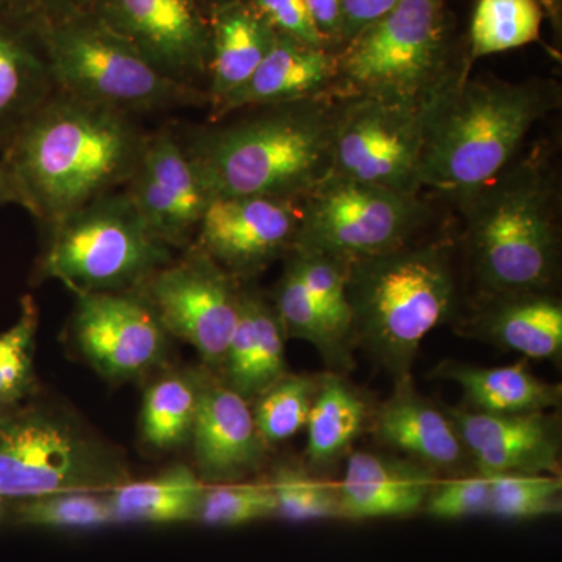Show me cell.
Instances as JSON below:
<instances>
[{
	"label": "cell",
	"mask_w": 562,
	"mask_h": 562,
	"mask_svg": "<svg viewBox=\"0 0 562 562\" xmlns=\"http://www.w3.org/2000/svg\"><path fill=\"white\" fill-rule=\"evenodd\" d=\"M149 132L131 114L57 91L0 146L13 205L44 232L120 191L138 169Z\"/></svg>",
	"instance_id": "obj_1"
},
{
	"label": "cell",
	"mask_w": 562,
	"mask_h": 562,
	"mask_svg": "<svg viewBox=\"0 0 562 562\" xmlns=\"http://www.w3.org/2000/svg\"><path fill=\"white\" fill-rule=\"evenodd\" d=\"M246 111L179 136L210 201L257 195L302 202L331 176L335 101Z\"/></svg>",
	"instance_id": "obj_2"
},
{
	"label": "cell",
	"mask_w": 562,
	"mask_h": 562,
	"mask_svg": "<svg viewBox=\"0 0 562 562\" xmlns=\"http://www.w3.org/2000/svg\"><path fill=\"white\" fill-rule=\"evenodd\" d=\"M560 101L550 80L461 77L428 113L422 187L468 198L513 165L528 133Z\"/></svg>",
	"instance_id": "obj_3"
},
{
	"label": "cell",
	"mask_w": 562,
	"mask_h": 562,
	"mask_svg": "<svg viewBox=\"0 0 562 562\" xmlns=\"http://www.w3.org/2000/svg\"><path fill=\"white\" fill-rule=\"evenodd\" d=\"M347 297L353 341L364 347L394 382L412 376L428 333L457 305L450 247L405 246L347 262Z\"/></svg>",
	"instance_id": "obj_4"
},
{
	"label": "cell",
	"mask_w": 562,
	"mask_h": 562,
	"mask_svg": "<svg viewBox=\"0 0 562 562\" xmlns=\"http://www.w3.org/2000/svg\"><path fill=\"white\" fill-rule=\"evenodd\" d=\"M460 202L473 268L486 294L550 292L560 233L557 187L543 160L514 162Z\"/></svg>",
	"instance_id": "obj_5"
},
{
	"label": "cell",
	"mask_w": 562,
	"mask_h": 562,
	"mask_svg": "<svg viewBox=\"0 0 562 562\" xmlns=\"http://www.w3.org/2000/svg\"><path fill=\"white\" fill-rule=\"evenodd\" d=\"M336 54L331 101L371 98L430 111L461 77L443 0H402Z\"/></svg>",
	"instance_id": "obj_6"
},
{
	"label": "cell",
	"mask_w": 562,
	"mask_h": 562,
	"mask_svg": "<svg viewBox=\"0 0 562 562\" xmlns=\"http://www.w3.org/2000/svg\"><path fill=\"white\" fill-rule=\"evenodd\" d=\"M124 190L81 206L46 231L35 283L57 280L76 295L139 290L173 260Z\"/></svg>",
	"instance_id": "obj_7"
},
{
	"label": "cell",
	"mask_w": 562,
	"mask_h": 562,
	"mask_svg": "<svg viewBox=\"0 0 562 562\" xmlns=\"http://www.w3.org/2000/svg\"><path fill=\"white\" fill-rule=\"evenodd\" d=\"M33 31L57 91L131 116L209 106L205 91L166 77L91 11Z\"/></svg>",
	"instance_id": "obj_8"
},
{
	"label": "cell",
	"mask_w": 562,
	"mask_h": 562,
	"mask_svg": "<svg viewBox=\"0 0 562 562\" xmlns=\"http://www.w3.org/2000/svg\"><path fill=\"white\" fill-rule=\"evenodd\" d=\"M131 482L116 450L76 417L50 406H18L0 425V497L109 492Z\"/></svg>",
	"instance_id": "obj_9"
},
{
	"label": "cell",
	"mask_w": 562,
	"mask_h": 562,
	"mask_svg": "<svg viewBox=\"0 0 562 562\" xmlns=\"http://www.w3.org/2000/svg\"><path fill=\"white\" fill-rule=\"evenodd\" d=\"M420 194L384 190L330 176L302 201L294 249L344 262L402 249L425 220Z\"/></svg>",
	"instance_id": "obj_10"
},
{
	"label": "cell",
	"mask_w": 562,
	"mask_h": 562,
	"mask_svg": "<svg viewBox=\"0 0 562 562\" xmlns=\"http://www.w3.org/2000/svg\"><path fill=\"white\" fill-rule=\"evenodd\" d=\"M241 291V281L191 244L135 292L169 336L191 344L206 369L221 375L238 324Z\"/></svg>",
	"instance_id": "obj_11"
},
{
	"label": "cell",
	"mask_w": 562,
	"mask_h": 562,
	"mask_svg": "<svg viewBox=\"0 0 562 562\" xmlns=\"http://www.w3.org/2000/svg\"><path fill=\"white\" fill-rule=\"evenodd\" d=\"M335 102L331 176L420 194L425 128L431 110L371 98Z\"/></svg>",
	"instance_id": "obj_12"
},
{
	"label": "cell",
	"mask_w": 562,
	"mask_h": 562,
	"mask_svg": "<svg viewBox=\"0 0 562 562\" xmlns=\"http://www.w3.org/2000/svg\"><path fill=\"white\" fill-rule=\"evenodd\" d=\"M88 11L166 77L205 91L213 13L209 0H91Z\"/></svg>",
	"instance_id": "obj_13"
},
{
	"label": "cell",
	"mask_w": 562,
	"mask_h": 562,
	"mask_svg": "<svg viewBox=\"0 0 562 562\" xmlns=\"http://www.w3.org/2000/svg\"><path fill=\"white\" fill-rule=\"evenodd\" d=\"M76 297L70 339L103 379L135 382L165 360L169 335L135 291Z\"/></svg>",
	"instance_id": "obj_14"
},
{
	"label": "cell",
	"mask_w": 562,
	"mask_h": 562,
	"mask_svg": "<svg viewBox=\"0 0 562 562\" xmlns=\"http://www.w3.org/2000/svg\"><path fill=\"white\" fill-rule=\"evenodd\" d=\"M301 222V201L216 198L203 211L192 244L225 272L247 283L291 254Z\"/></svg>",
	"instance_id": "obj_15"
},
{
	"label": "cell",
	"mask_w": 562,
	"mask_h": 562,
	"mask_svg": "<svg viewBox=\"0 0 562 562\" xmlns=\"http://www.w3.org/2000/svg\"><path fill=\"white\" fill-rule=\"evenodd\" d=\"M446 414L482 475H557L561 439L553 416L468 408H447Z\"/></svg>",
	"instance_id": "obj_16"
},
{
	"label": "cell",
	"mask_w": 562,
	"mask_h": 562,
	"mask_svg": "<svg viewBox=\"0 0 562 562\" xmlns=\"http://www.w3.org/2000/svg\"><path fill=\"white\" fill-rule=\"evenodd\" d=\"M198 475L205 484L236 483L258 471L269 447L250 403L221 380L203 376L191 431Z\"/></svg>",
	"instance_id": "obj_17"
},
{
	"label": "cell",
	"mask_w": 562,
	"mask_h": 562,
	"mask_svg": "<svg viewBox=\"0 0 562 562\" xmlns=\"http://www.w3.org/2000/svg\"><path fill=\"white\" fill-rule=\"evenodd\" d=\"M336 54L325 47L277 35L272 49L246 85L210 111V122L227 120L239 111L330 99Z\"/></svg>",
	"instance_id": "obj_18"
},
{
	"label": "cell",
	"mask_w": 562,
	"mask_h": 562,
	"mask_svg": "<svg viewBox=\"0 0 562 562\" xmlns=\"http://www.w3.org/2000/svg\"><path fill=\"white\" fill-rule=\"evenodd\" d=\"M371 428L376 441L435 472H454L471 461L452 420L416 391L412 376L395 382L391 397L372 413Z\"/></svg>",
	"instance_id": "obj_19"
},
{
	"label": "cell",
	"mask_w": 562,
	"mask_h": 562,
	"mask_svg": "<svg viewBox=\"0 0 562 562\" xmlns=\"http://www.w3.org/2000/svg\"><path fill=\"white\" fill-rule=\"evenodd\" d=\"M438 482L436 472L413 460L353 452L338 484L344 519L405 517L424 508Z\"/></svg>",
	"instance_id": "obj_20"
},
{
	"label": "cell",
	"mask_w": 562,
	"mask_h": 562,
	"mask_svg": "<svg viewBox=\"0 0 562 562\" xmlns=\"http://www.w3.org/2000/svg\"><path fill=\"white\" fill-rule=\"evenodd\" d=\"M277 33L247 0L222 3L211 13L209 110L241 90L276 43Z\"/></svg>",
	"instance_id": "obj_21"
},
{
	"label": "cell",
	"mask_w": 562,
	"mask_h": 562,
	"mask_svg": "<svg viewBox=\"0 0 562 562\" xmlns=\"http://www.w3.org/2000/svg\"><path fill=\"white\" fill-rule=\"evenodd\" d=\"M57 92L38 35L0 14V146Z\"/></svg>",
	"instance_id": "obj_22"
},
{
	"label": "cell",
	"mask_w": 562,
	"mask_h": 562,
	"mask_svg": "<svg viewBox=\"0 0 562 562\" xmlns=\"http://www.w3.org/2000/svg\"><path fill=\"white\" fill-rule=\"evenodd\" d=\"M473 327L480 338L527 358L554 360L561 355L562 306L550 292L490 295Z\"/></svg>",
	"instance_id": "obj_23"
},
{
	"label": "cell",
	"mask_w": 562,
	"mask_h": 562,
	"mask_svg": "<svg viewBox=\"0 0 562 562\" xmlns=\"http://www.w3.org/2000/svg\"><path fill=\"white\" fill-rule=\"evenodd\" d=\"M436 376L460 384L472 412L490 414L546 413L560 405L561 390L542 382L524 362L505 368H482L443 361Z\"/></svg>",
	"instance_id": "obj_24"
},
{
	"label": "cell",
	"mask_w": 562,
	"mask_h": 562,
	"mask_svg": "<svg viewBox=\"0 0 562 562\" xmlns=\"http://www.w3.org/2000/svg\"><path fill=\"white\" fill-rule=\"evenodd\" d=\"M342 373L319 376L308 420L306 460L314 471L338 464L371 424L368 401Z\"/></svg>",
	"instance_id": "obj_25"
},
{
	"label": "cell",
	"mask_w": 562,
	"mask_h": 562,
	"mask_svg": "<svg viewBox=\"0 0 562 562\" xmlns=\"http://www.w3.org/2000/svg\"><path fill=\"white\" fill-rule=\"evenodd\" d=\"M206 484L187 465L106 492L114 524L198 522Z\"/></svg>",
	"instance_id": "obj_26"
},
{
	"label": "cell",
	"mask_w": 562,
	"mask_h": 562,
	"mask_svg": "<svg viewBox=\"0 0 562 562\" xmlns=\"http://www.w3.org/2000/svg\"><path fill=\"white\" fill-rule=\"evenodd\" d=\"M271 299L286 338L312 344L333 372L342 373L353 368V346L335 330L288 262Z\"/></svg>",
	"instance_id": "obj_27"
},
{
	"label": "cell",
	"mask_w": 562,
	"mask_h": 562,
	"mask_svg": "<svg viewBox=\"0 0 562 562\" xmlns=\"http://www.w3.org/2000/svg\"><path fill=\"white\" fill-rule=\"evenodd\" d=\"M203 376L190 372L165 373L150 384L140 408V435L151 449L169 450L191 436Z\"/></svg>",
	"instance_id": "obj_28"
},
{
	"label": "cell",
	"mask_w": 562,
	"mask_h": 562,
	"mask_svg": "<svg viewBox=\"0 0 562 562\" xmlns=\"http://www.w3.org/2000/svg\"><path fill=\"white\" fill-rule=\"evenodd\" d=\"M241 305L247 322L249 362L236 394L251 403L288 373L284 357V344L288 338L272 299L257 290L251 281L243 283Z\"/></svg>",
	"instance_id": "obj_29"
},
{
	"label": "cell",
	"mask_w": 562,
	"mask_h": 562,
	"mask_svg": "<svg viewBox=\"0 0 562 562\" xmlns=\"http://www.w3.org/2000/svg\"><path fill=\"white\" fill-rule=\"evenodd\" d=\"M543 16L539 0H479L469 29L468 61L535 43Z\"/></svg>",
	"instance_id": "obj_30"
},
{
	"label": "cell",
	"mask_w": 562,
	"mask_h": 562,
	"mask_svg": "<svg viewBox=\"0 0 562 562\" xmlns=\"http://www.w3.org/2000/svg\"><path fill=\"white\" fill-rule=\"evenodd\" d=\"M139 168L198 228L210 199L179 135L169 128L149 133Z\"/></svg>",
	"instance_id": "obj_31"
},
{
	"label": "cell",
	"mask_w": 562,
	"mask_h": 562,
	"mask_svg": "<svg viewBox=\"0 0 562 562\" xmlns=\"http://www.w3.org/2000/svg\"><path fill=\"white\" fill-rule=\"evenodd\" d=\"M317 383L319 379L314 376L284 373L250 403L255 425L266 446L288 441L305 427Z\"/></svg>",
	"instance_id": "obj_32"
},
{
	"label": "cell",
	"mask_w": 562,
	"mask_h": 562,
	"mask_svg": "<svg viewBox=\"0 0 562 562\" xmlns=\"http://www.w3.org/2000/svg\"><path fill=\"white\" fill-rule=\"evenodd\" d=\"M321 312L335 330L355 346L351 310L347 297V262L322 251L292 249L286 258Z\"/></svg>",
	"instance_id": "obj_33"
},
{
	"label": "cell",
	"mask_w": 562,
	"mask_h": 562,
	"mask_svg": "<svg viewBox=\"0 0 562 562\" xmlns=\"http://www.w3.org/2000/svg\"><path fill=\"white\" fill-rule=\"evenodd\" d=\"M40 312L32 295H24L21 313L9 330L0 333V403L16 408L36 390L33 350Z\"/></svg>",
	"instance_id": "obj_34"
},
{
	"label": "cell",
	"mask_w": 562,
	"mask_h": 562,
	"mask_svg": "<svg viewBox=\"0 0 562 562\" xmlns=\"http://www.w3.org/2000/svg\"><path fill=\"white\" fill-rule=\"evenodd\" d=\"M16 522L27 527L91 530L114 524L106 492L74 491L20 501Z\"/></svg>",
	"instance_id": "obj_35"
},
{
	"label": "cell",
	"mask_w": 562,
	"mask_h": 562,
	"mask_svg": "<svg viewBox=\"0 0 562 562\" xmlns=\"http://www.w3.org/2000/svg\"><path fill=\"white\" fill-rule=\"evenodd\" d=\"M276 516L291 522L344 519L338 484L314 476L301 465H281L271 482Z\"/></svg>",
	"instance_id": "obj_36"
},
{
	"label": "cell",
	"mask_w": 562,
	"mask_h": 562,
	"mask_svg": "<svg viewBox=\"0 0 562 562\" xmlns=\"http://www.w3.org/2000/svg\"><path fill=\"white\" fill-rule=\"evenodd\" d=\"M490 516L527 520L561 512L562 483L557 475H494Z\"/></svg>",
	"instance_id": "obj_37"
},
{
	"label": "cell",
	"mask_w": 562,
	"mask_h": 562,
	"mask_svg": "<svg viewBox=\"0 0 562 562\" xmlns=\"http://www.w3.org/2000/svg\"><path fill=\"white\" fill-rule=\"evenodd\" d=\"M277 503L269 483L206 484L198 522L209 527H239L276 516Z\"/></svg>",
	"instance_id": "obj_38"
},
{
	"label": "cell",
	"mask_w": 562,
	"mask_h": 562,
	"mask_svg": "<svg viewBox=\"0 0 562 562\" xmlns=\"http://www.w3.org/2000/svg\"><path fill=\"white\" fill-rule=\"evenodd\" d=\"M491 479L487 475L461 476L436 482L424 509L436 519L490 516Z\"/></svg>",
	"instance_id": "obj_39"
},
{
	"label": "cell",
	"mask_w": 562,
	"mask_h": 562,
	"mask_svg": "<svg viewBox=\"0 0 562 562\" xmlns=\"http://www.w3.org/2000/svg\"><path fill=\"white\" fill-rule=\"evenodd\" d=\"M277 35L330 49L314 25L305 0H247ZM331 50V49H330Z\"/></svg>",
	"instance_id": "obj_40"
},
{
	"label": "cell",
	"mask_w": 562,
	"mask_h": 562,
	"mask_svg": "<svg viewBox=\"0 0 562 562\" xmlns=\"http://www.w3.org/2000/svg\"><path fill=\"white\" fill-rule=\"evenodd\" d=\"M91 0H0V14L32 29L88 11Z\"/></svg>",
	"instance_id": "obj_41"
},
{
	"label": "cell",
	"mask_w": 562,
	"mask_h": 562,
	"mask_svg": "<svg viewBox=\"0 0 562 562\" xmlns=\"http://www.w3.org/2000/svg\"><path fill=\"white\" fill-rule=\"evenodd\" d=\"M401 2L402 0H341V24L336 50L341 49L344 44L376 21L383 20Z\"/></svg>",
	"instance_id": "obj_42"
},
{
	"label": "cell",
	"mask_w": 562,
	"mask_h": 562,
	"mask_svg": "<svg viewBox=\"0 0 562 562\" xmlns=\"http://www.w3.org/2000/svg\"><path fill=\"white\" fill-rule=\"evenodd\" d=\"M314 25L333 52L338 46L339 24H341V0H305Z\"/></svg>",
	"instance_id": "obj_43"
},
{
	"label": "cell",
	"mask_w": 562,
	"mask_h": 562,
	"mask_svg": "<svg viewBox=\"0 0 562 562\" xmlns=\"http://www.w3.org/2000/svg\"><path fill=\"white\" fill-rule=\"evenodd\" d=\"M539 3L547 16L552 18L553 22H560L561 0H539Z\"/></svg>",
	"instance_id": "obj_44"
},
{
	"label": "cell",
	"mask_w": 562,
	"mask_h": 562,
	"mask_svg": "<svg viewBox=\"0 0 562 562\" xmlns=\"http://www.w3.org/2000/svg\"><path fill=\"white\" fill-rule=\"evenodd\" d=\"M7 203H13V199H11V192L5 176H3L2 169H0V205H7Z\"/></svg>",
	"instance_id": "obj_45"
},
{
	"label": "cell",
	"mask_w": 562,
	"mask_h": 562,
	"mask_svg": "<svg viewBox=\"0 0 562 562\" xmlns=\"http://www.w3.org/2000/svg\"><path fill=\"white\" fill-rule=\"evenodd\" d=\"M21 406V405H20ZM18 408V406H16ZM16 408H11V406H5L0 403V425L3 424L7 419H9L10 414L14 412Z\"/></svg>",
	"instance_id": "obj_46"
},
{
	"label": "cell",
	"mask_w": 562,
	"mask_h": 562,
	"mask_svg": "<svg viewBox=\"0 0 562 562\" xmlns=\"http://www.w3.org/2000/svg\"><path fill=\"white\" fill-rule=\"evenodd\" d=\"M236 2V0H209L211 7L222 5V3Z\"/></svg>",
	"instance_id": "obj_47"
},
{
	"label": "cell",
	"mask_w": 562,
	"mask_h": 562,
	"mask_svg": "<svg viewBox=\"0 0 562 562\" xmlns=\"http://www.w3.org/2000/svg\"><path fill=\"white\" fill-rule=\"evenodd\" d=\"M5 498L0 497V520H2L3 514H5Z\"/></svg>",
	"instance_id": "obj_48"
}]
</instances>
